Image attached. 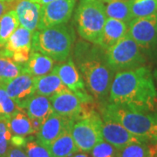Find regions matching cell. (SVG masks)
Here are the masks:
<instances>
[{
	"label": "cell",
	"mask_w": 157,
	"mask_h": 157,
	"mask_svg": "<svg viewBox=\"0 0 157 157\" xmlns=\"http://www.w3.org/2000/svg\"><path fill=\"white\" fill-rule=\"evenodd\" d=\"M33 2H35V3H38L39 5H45V4H47V3H50L52 1H54V0H31Z\"/></svg>",
	"instance_id": "e575fe53"
},
{
	"label": "cell",
	"mask_w": 157,
	"mask_h": 157,
	"mask_svg": "<svg viewBox=\"0 0 157 157\" xmlns=\"http://www.w3.org/2000/svg\"><path fill=\"white\" fill-rule=\"evenodd\" d=\"M52 157H69L78 152L71 134V128L64 132L48 146Z\"/></svg>",
	"instance_id": "44dd1931"
},
{
	"label": "cell",
	"mask_w": 157,
	"mask_h": 157,
	"mask_svg": "<svg viewBox=\"0 0 157 157\" xmlns=\"http://www.w3.org/2000/svg\"><path fill=\"white\" fill-rule=\"evenodd\" d=\"M101 2H107V0H100Z\"/></svg>",
	"instance_id": "f35d334b"
},
{
	"label": "cell",
	"mask_w": 157,
	"mask_h": 157,
	"mask_svg": "<svg viewBox=\"0 0 157 157\" xmlns=\"http://www.w3.org/2000/svg\"><path fill=\"white\" fill-rule=\"evenodd\" d=\"M109 101L134 110L157 112V90L151 71L141 66L117 72L109 91Z\"/></svg>",
	"instance_id": "6da1fadb"
},
{
	"label": "cell",
	"mask_w": 157,
	"mask_h": 157,
	"mask_svg": "<svg viewBox=\"0 0 157 157\" xmlns=\"http://www.w3.org/2000/svg\"><path fill=\"white\" fill-rule=\"evenodd\" d=\"M69 157H89L87 155H86L85 153H83V152H80V153H78V152H77V153H75L74 155H71V156Z\"/></svg>",
	"instance_id": "d590c367"
},
{
	"label": "cell",
	"mask_w": 157,
	"mask_h": 157,
	"mask_svg": "<svg viewBox=\"0 0 157 157\" xmlns=\"http://www.w3.org/2000/svg\"><path fill=\"white\" fill-rule=\"evenodd\" d=\"M10 1H13V0H10Z\"/></svg>",
	"instance_id": "ab89813d"
},
{
	"label": "cell",
	"mask_w": 157,
	"mask_h": 157,
	"mask_svg": "<svg viewBox=\"0 0 157 157\" xmlns=\"http://www.w3.org/2000/svg\"><path fill=\"white\" fill-rule=\"evenodd\" d=\"M73 123V120L63 117L52 112L36 133V140L42 145L48 147L64 132L71 128Z\"/></svg>",
	"instance_id": "4fadbf2b"
},
{
	"label": "cell",
	"mask_w": 157,
	"mask_h": 157,
	"mask_svg": "<svg viewBox=\"0 0 157 157\" xmlns=\"http://www.w3.org/2000/svg\"><path fill=\"white\" fill-rule=\"evenodd\" d=\"M52 111L71 120H78L95 110L94 102H85L79 96L67 90L49 98Z\"/></svg>",
	"instance_id": "ba28073f"
},
{
	"label": "cell",
	"mask_w": 157,
	"mask_h": 157,
	"mask_svg": "<svg viewBox=\"0 0 157 157\" xmlns=\"http://www.w3.org/2000/svg\"><path fill=\"white\" fill-rule=\"evenodd\" d=\"M6 157H28L26 153L23 150L21 147H17L12 146L9 147L8 152L6 154Z\"/></svg>",
	"instance_id": "d6a6232c"
},
{
	"label": "cell",
	"mask_w": 157,
	"mask_h": 157,
	"mask_svg": "<svg viewBox=\"0 0 157 157\" xmlns=\"http://www.w3.org/2000/svg\"><path fill=\"white\" fill-rule=\"evenodd\" d=\"M131 3L132 0H117L109 2L107 6H105L107 17L128 24L133 19Z\"/></svg>",
	"instance_id": "cb8c5ba5"
},
{
	"label": "cell",
	"mask_w": 157,
	"mask_h": 157,
	"mask_svg": "<svg viewBox=\"0 0 157 157\" xmlns=\"http://www.w3.org/2000/svg\"><path fill=\"white\" fill-rule=\"evenodd\" d=\"M13 9L17 13L19 25L34 33L40 19L41 5L31 0H16Z\"/></svg>",
	"instance_id": "9a60e30c"
},
{
	"label": "cell",
	"mask_w": 157,
	"mask_h": 157,
	"mask_svg": "<svg viewBox=\"0 0 157 157\" xmlns=\"http://www.w3.org/2000/svg\"><path fill=\"white\" fill-rule=\"evenodd\" d=\"M128 24L108 17L105 23L99 45H101L103 49L107 50L116 44L120 39L125 37L128 33Z\"/></svg>",
	"instance_id": "e0dca14e"
},
{
	"label": "cell",
	"mask_w": 157,
	"mask_h": 157,
	"mask_svg": "<svg viewBox=\"0 0 157 157\" xmlns=\"http://www.w3.org/2000/svg\"><path fill=\"white\" fill-rule=\"evenodd\" d=\"M11 135L8 120L0 117V157H6L9 147H11Z\"/></svg>",
	"instance_id": "f546056e"
},
{
	"label": "cell",
	"mask_w": 157,
	"mask_h": 157,
	"mask_svg": "<svg viewBox=\"0 0 157 157\" xmlns=\"http://www.w3.org/2000/svg\"><path fill=\"white\" fill-rule=\"evenodd\" d=\"M24 67L13 61L0 48V81L5 82L23 73Z\"/></svg>",
	"instance_id": "484cf974"
},
{
	"label": "cell",
	"mask_w": 157,
	"mask_h": 157,
	"mask_svg": "<svg viewBox=\"0 0 157 157\" xmlns=\"http://www.w3.org/2000/svg\"><path fill=\"white\" fill-rule=\"evenodd\" d=\"M101 112L115 120L142 140L157 143V112L138 111L113 103L103 106Z\"/></svg>",
	"instance_id": "7a4b0ae2"
},
{
	"label": "cell",
	"mask_w": 157,
	"mask_h": 157,
	"mask_svg": "<svg viewBox=\"0 0 157 157\" xmlns=\"http://www.w3.org/2000/svg\"><path fill=\"white\" fill-rule=\"evenodd\" d=\"M33 33L19 25L17 30L12 33L6 45L2 47V50L7 56L11 55L17 51L32 50V40Z\"/></svg>",
	"instance_id": "d6986e66"
},
{
	"label": "cell",
	"mask_w": 157,
	"mask_h": 157,
	"mask_svg": "<svg viewBox=\"0 0 157 157\" xmlns=\"http://www.w3.org/2000/svg\"><path fill=\"white\" fill-rule=\"evenodd\" d=\"M107 66L112 71L121 72L139 67L145 63L141 48L128 34L106 50Z\"/></svg>",
	"instance_id": "5b68a950"
},
{
	"label": "cell",
	"mask_w": 157,
	"mask_h": 157,
	"mask_svg": "<svg viewBox=\"0 0 157 157\" xmlns=\"http://www.w3.org/2000/svg\"><path fill=\"white\" fill-rule=\"evenodd\" d=\"M102 118V136L103 140L121 149L131 143L146 142L139 137L131 134L121 123L107 115L101 114Z\"/></svg>",
	"instance_id": "7c38bea8"
},
{
	"label": "cell",
	"mask_w": 157,
	"mask_h": 157,
	"mask_svg": "<svg viewBox=\"0 0 157 157\" xmlns=\"http://www.w3.org/2000/svg\"><path fill=\"white\" fill-rule=\"evenodd\" d=\"M31 51H29V50L17 51V52H13L10 58H11V59L15 62V63H17V65H19V66H21V67H24V66H25V65L27 63V61L29 60Z\"/></svg>",
	"instance_id": "1f68e13d"
},
{
	"label": "cell",
	"mask_w": 157,
	"mask_h": 157,
	"mask_svg": "<svg viewBox=\"0 0 157 157\" xmlns=\"http://www.w3.org/2000/svg\"><path fill=\"white\" fill-rule=\"evenodd\" d=\"M113 1H117V0H107V3H109V2H113Z\"/></svg>",
	"instance_id": "74e56055"
},
{
	"label": "cell",
	"mask_w": 157,
	"mask_h": 157,
	"mask_svg": "<svg viewBox=\"0 0 157 157\" xmlns=\"http://www.w3.org/2000/svg\"><path fill=\"white\" fill-rule=\"evenodd\" d=\"M79 70L86 87L97 101L105 99L110 91L113 81L112 70L98 60H87L81 63Z\"/></svg>",
	"instance_id": "52a82bcc"
},
{
	"label": "cell",
	"mask_w": 157,
	"mask_h": 157,
	"mask_svg": "<svg viewBox=\"0 0 157 157\" xmlns=\"http://www.w3.org/2000/svg\"><path fill=\"white\" fill-rule=\"evenodd\" d=\"M117 157H157V143H131L119 149Z\"/></svg>",
	"instance_id": "603a6c76"
},
{
	"label": "cell",
	"mask_w": 157,
	"mask_h": 157,
	"mask_svg": "<svg viewBox=\"0 0 157 157\" xmlns=\"http://www.w3.org/2000/svg\"><path fill=\"white\" fill-rule=\"evenodd\" d=\"M2 84L9 96L17 102L18 106L36 93L35 77L25 72H23L10 80L2 82Z\"/></svg>",
	"instance_id": "5bb4252c"
},
{
	"label": "cell",
	"mask_w": 157,
	"mask_h": 157,
	"mask_svg": "<svg viewBox=\"0 0 157 157\" xmlns=\"http://www.w3.org/2000/svg\"><path fill=\"white\" fill-rule=\"evenodd\" d=\"M73 43L72 30L63 24L35 31L32 50L46 55L54 61L63 62L70 56Z\"/></svg>",
	"instance_id": "3957f363"
},
{
	"label": "cell",
	"mask_w": 157,
	"mask_h": 157,
	"mask_svg": "<svg viewBox=\"0 0 157 157\" xmlns=\"http://www.w3.org/2000/svg\"><path fill=\"white\" fill-rule=\"evenodd\" d=\"M21 110L22 108L9 96L4 85L0 82V117L8 120Z\"/></svg>",
	"instance_id": "4316f807"
},
{
	"label": "cell",
	"mask_w": 157,
	"mask_h": 157,
	"mask_svg": "<svg viewBox=\"0 0 157 157\" xmlns=\"http://www.w3.org/2000/svg\"><path fill=\"white\" fill-rule=\"evenodd\" d=\"M128 34L141 49H149L157 44V13L135 17L128 23Z\"/></svg>",
	"instance_id": "30bf717a"
},
{
	"label": "cell",
	"mask_w": 157,
	"mask_h": 157,
	"mask_svg": "<svg viewBox=\"0 0 157 157\" xmlns=\"http://www.w3.org/2000/svg\"><path fill=\"white\" fill-rule=\"evenodd\" d=\"M31 120H37L42 123L52 111L49 97L34 94L19 106Z\"/></svg>",
	"instance_id": "2e32d148"
},
{
	"label": "cell",
	"mask_w": 157,
	"mask_h": 157,
	"mask_svg": "<svg viewBox=\"0 0 157 157\" xmlns=\"http://www.w3.org/2000/svg\"><path fill=\"white\" fill-rule=\"evenodd\" d=\"M74 18L79 36L91 43L99 45L107 18L102 2L79 0Z\"/></svg>",
	"instance_id": "277c9868"
},
{
	"label": "cell",
	"mask_w": 157,
	"mask_h": 157,
	"mask_svg": "<svg viewBox=\"0 0 157 157\" xmlns=\"http://www.w3.org/2000/svg\"><path fill=\"white\" fill-rule=\"evenodd\" d=\"M52 71L59 75L68 89L79 96L85 102H94V98L87 92L83 78L72 59H69L67 61L54 67Z\"/></svg>",
	"instance_id": "8fae6325"
},
{
	"label": "cell",
	"mask_w": 157,
	"mask_h": 157,
	"mask_svg": "<svg viewBox=\"0 0 157 157\" xmlns=\"http://www.w3.org/2000/svg\"><path fill=\"white\" fill-rule=\"evenodd\" d=\"M35 94L46 96L49 98L57 94L69 90L63 84L59 75L53 71L44 76L35 77Z\"/></svg>",
	"instance_id": "ac0fdd59"
},
{
	"label": "cell",
	"mask_w": 157,
	"mask_h": 157,
	"mask_svg": "<svg viewBox=\"0 0 157 157\" xmlns=\"http://www.w3.org/2000/svg\"><path fill=\"white\" fill-rule=\"evenodd\" d=\"M131 13L133 18L157 13V0H132Z\"/></svg>",
	"instance_id": "83f0119b"
},
{
	"label": "cell",
	"mask_w": 157,
	"mask_h": 157,
	"mask_svg": "<svg viewBox=\"0 0 157 157\" xmlns=\"http://www.w3.org/2000/svg\"><path fill=\"white\" fill-rule=\"evenodd\" d=\"M101 128L102 118L96 109L84 117L73 121L71 134L78 152L89 153L103 140Z\"/></svg>",
	"instance_id": "8992f818"
},
{
	"label": "cell",
	"mask_w": 157,
	"mask_h": 157,
	"mask_svg": "<svg viewBox=\"0 0 157 157\" xmlns=\"http://www.w3.org/2000/svg\"><path fill=\"white\" fill-rule=\"evenodd\" d=\"M19 26V21L14 9L6 11L0 17V48L6 45L7 40Z\"/></svg>",
	"instance_id": "d4e9b609"
},
{
	"label": "cell",
	"mask_w": 157,
	"mask_h": 157,
	"mask_svg": "<svg viewBox=\"0 0 157 157\" xmlns=\"http://www.w3.org/2000/svg\"><path fill=\"white\" fill-rule=\"evenodd\" d=\"M28 157H52L48 147L42 145L33 138H28L23 147Z\"/></svg>",
	"instance_id": "f1b7e54d"
},
{
	"label": "cell",
	"mask_w": 157,
	"mask_h": 157,
	"mask_svg": "<svg viewBox=\"0 0 157 157\" xmlns=\"http://www.w3.org/2000/svg\"><path fill=\"white\" fill-rule=\"evenodd\" d=\"M76 0H54L41 5L40 19L37 30L67 23L72 17Z\"/></svg>",
	"instance_id": "9c48e42d"
},
{
	"label": "cell",
	"mask_w": 157,
	"mask_h": 157,
	"mask_svg": "<svg viewBox=\"0 0 157 157\" xmlns=\"http://www.w3.org/2000/svg\"><path fill=\"white\" fill-rule=\"evenodd\" d=\"M16 0L10 1V0H0V17H2L6 11L13 9V6Z\"/></svg>",
	"instance_id": "836d02e7"
},
{
	"label": "cell",
	"mask_w": 157,
	"mask_h": 157,
	"mask_svg": "<svg viewBox=\"0 0 157 157\" xmlns=\"http://www.w3.org/2000/svg\"><path fill=\"white\" fill-rule=\"evenodd\" d=\"M154 79H155V83H156V90H157V70L155 71V73H154Z\"/></svg>",
	"instance_id": "8d00e7d4"
},
{
	"label": "cell",
	"mask_w": 157,
	"mask_h": 157,
	"mask_svg": "<svg viewBox=\"0 0 157 157\" xmlns=\"http://www.w3.org/2000/svg\"><path fill=\"white\" fill-rule=\"evenodd\" d=\"M8 126L12 135L26 137L36 134L32 120L24 110L19 111L8 119Z\"/></svg>",
	"instance_id": "7402d4cb"
},
{
	"label": "cell",
	"mask_w": 157,
	"mask_h": 157,
	"mask_svg": "<svg viewBox=\"0 0 157 157\" xmlns=\"http://www.w3.org/2000/svg\"><path fill=\"white\" fill-rule=\"evenodd\" d=\"M54 67V60L36 51H31L30 58L24 66L23 72L33 77H40L50 73Z\"/></svg>",
	"instance_id": "ffe728a7"
},
{
	"label": "cell",
	"mask_w": 157,
	"mask_h": 157,
	"mask_svg": "<svg viewBox=\"0 0 157 157\" xmlns=\"http://www.w3.org/2000/svg\"><path fill=\"white\" fill-rule=\"evenodd\" d=\"M118 151L119 149L103 140L91 150V155L92 157H117Z\"/></svg>",
	"instance_id": "4dcf8cb0"
}]
</instances>
